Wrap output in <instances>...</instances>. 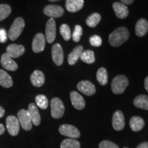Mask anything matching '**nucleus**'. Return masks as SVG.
I'll use <instances>...</instances> for the list:
<instances>
[{"label": "nucleus", "mask_w": 148, "mask_h": 148, "mask_svg": "<svg viewBox=\"0 0 148 148\" xmlns=\"http://www.w3.org/2000/svg\"><path fill=\"white\" fill-rule=\"evenodd\" d=\"M130 33L127 29L125 27H120L110 34L109 42L112 47H119L128 39Z\"/></svg>", "instance_id": "nucleus-1"}, {"label": "nucleus", "mask_w": 148, "mask_h": 148, "mask_svg": "<svg viewBox=\"0 0 148 148\" xmlns=\"http://www.w3.org/2000/svg\"><path fill=\"white\" fill-rule=\"evenodd\" d=\"M129 81L125 75H119L112 79L111 83V88L112 92L116 95L122 94L128 86Z\"/></svg>", "instance_id": "nucleus-2"}, {"label": "nucleus", "mask_w": 148, "mask_h": 148, "mask_svg": "<svg viewBox=\"0 0 148 148\" xmlns=\"http://www.w3.org/2000/svg\"><path fill=\"white\" fill-rule=\"evenodd\" d=\"M25 27V21L21 17H17L14 20L8 32V37L11 40H15L19 37Z\"/></svg>", "instance_id": "nucleus-3"}, {"label": "nucleus", "mask_w": 148, "mask_h": 148, "mask_svg": "<svg viewBox=\"0 0 148 148\" xmlns=\"http://www.w3.org/2000/svg\"><path fill=\"white\" fill-rule=\"evenodd\" d=\"M64 105L58 97H54L51 100V114L54 119H60L64 115Z\"/></svg>", "instance_id": "nucleus-4"}, {"label": "nucleus", "mask_w": 148, "mask_h": 148, "mask_svg": "<svg viewBox=\"0 0 148 148\" xmlns=\"http://www.w3.org/2000/svg\"><path fill=\"white\" fill-rule=\"evenodd\" d=\"M6 128L11 136H15L18 134L20 123L15 116H8L6 118Z\"/></svg>", "instance_id": "nucleus-5"}, {"label": "nucleus", "mask_w": 148, "mask_h": 148, "mask_svg": "<svg viewBox=\"0 0 148 148\" xmlns=\"http://www.w3.org/2000/svg\"><path fill=\"white\" fill-rule=\"evenodd\" d=\"M59 132L62 135L71 138H77L80 136V132L78 129L69 124L61 125L59 127Z\"/></svg>", "instance_id": "nucleus-6"}, {"label": "nucleus", "mask_w": 148, "mask_h": 148, "mask_svg": "<svg viewBox=\"0 0 148 148\" xmlns=\"http://www.w3.org/2000/svg\"><path fill=\"white\" fill-rule=\"evenodd\" d=\"M17 115L18 120L22 128L26 131L30 130L32 127V123L27 114V110L25 109H21L18 112Z\"/></svg>", "instance_id": "nucleus-7"}, {"label": "nucleus", "mask_w": 148, "mask_h": 148, "mask_svg": "<svg viewBox=\"0 0 148 148\" xmlns=\"http://www.w3.org/2000/svg\"><path fill=\"white\" fill-rule=\"evenodd\" d=\"M56 34V22L53 18H50L48 20L45 27V38L49 43H51L54 41Z\"/></svg>", "instance_id": "nucleus-8"}, {"label": "nucleus", "mask_w": 148, "mask_h": 148, "mask_svg": "<svg viewBox=\"0 0 148 148\" xmlns=\"http://www.w3.org/2000/svg\"><path fill=\"white\" fill-rule=\"evenodd\" d=\"M51 56L53 62L58 66L62 65L64 61L63 49L59 43H56L51 49Z\"/></svg>", "instance_id": "nucleus-9"}, {"label": "nucleus", "mask_w": 148, "mask_h": 148, "mask_svg": "<svg viewBox=\"0 0 148 148\" xmlns=\"http://www.w3.org/2000/svg\"><path fill=\"white\" fill-rule=\"evenodd\" d=\"M43 12L51 18H58L63 15L64 9L60 5H48L44 8Z\"/></svg>", "instance_id": "nucleus-10"}, {"label": "nucleus", "mask_w": 148, "mask_h": 148, "mask_svg": "<svg viewBox=\"0 0 148 148\" xmlns=\"http://www.w3.org/2000/svg\"><path fill=\"white\" fill-rule=\"evenodd\" d=\"M27 112L31 121H32V124L36 125V126L39 125L41 119H40L39 111H38V107L34 103H29Z\"/></svg>", "instance_id": "nucleus-11"}, {"label": "nucleus", "mask_w": 148, "mask_h": 148, "mask_svg": "<svg viewBox=\"0 0 148 148\" xmlns=\"http://www.w3.org/2000/svg\"><path fill=\"white\" fill-rule=\"evenodd\" d=\"M77 88L79 91L88 96L94 95L96 92V88L94 84L88 80H83L79 82L77 85Z\"/></svg>", "instance_id": "nucleus-12"}, {"label": "nucleus", "mask_w": 148, "mask_h": 148, "mask_svg": "<svg viewBox=\"0 0 148 148\" xmlns=\"http://www.w3.org/2000/svg\"><path fill=\"white\" fill-rule=\"evenodd\" d=\"M45 47V36L41 33L36 34L32 41V50L35 53H40Z\"/></svg>", "instance_id": "nucleus-13"}, {"label": "nucleus", "mask_w": 148, "mask_h": 148, "mask_svg": "<svg viewBox=\"0 0 148 148\" xmlns=\"http://www.w3.org/2000/svg\"><path fill=\"white\" fill-rule=\"evenodd\" d=\"M125 119L121 110H116L112 116V127L116 131H120L124 128Z\"/></svg>", "instance_id": "nucleus-14"}, {"label": "nucleus", "mask_w": 148, "mask_h": 148, "mask_svg": "<svg viewBox=\"0 0 148 148\" xmlns=\"http://www.w3.org/2000/svg\"><path fill=\"white\" fill-rule=\"evenodd\" d=\"M70 99H71V101L73 106L77 110H81L84 108L85 105V101L84 98L80 94L76 91H71L70 93Z\"/></svg>", "instance_id": "nucleus-15"}, {"label": "nucleus", "mask_w": 148, "mask_h": 148, "mask_svg": "<svg viewBox=\"0 0 148 148\" xmlns=\"http://www.w3.org/2000/svg\"><path fill=\"white\" fill-rule=\"evenodd\" d=\"M25 53V47L23 45L11 44L6 48V53L11 58H18Z\"/></svg>", "instance_id": "nucleus-16"}, {"label": "nucleus", "mask_w": 148, "mask_h": 148, "mask_svg": "<svg viewBox=\"0 0 148 148\" xmlns=\"http://www.w3.org/2000/svg\"><path fill=\"white\" fill-rule=\"evenodd\" d=\"M1 64L4 69L8 71H14L18 69L17 64L6 53L1 56Z\"/></svg>", "instance_id": "nucleus-17"}, {"label": "nucleus", "mask_w": 148, "mask_h": 148, "mask_svg": "<svg viewBox=\"0 0 148 148\" xmlns=\"http://www.w3.org/2000/svg\"><path fill=\"white\" fill-rule=\"evenodd\" d=\"M112 8L116 16L119 18H125L128 15L129 11L127 5L121 2H114L112 4Z\"/></svg>", "instance_id": "nucleus-18"}, {"label": "nucleus", "mask_w": 148, "mask_h": 148, "mask_svg": "<svg viewBox=\"0 0 148 148\" xmlns=\"http://www.w3.org/2000/svg\"><path fill=\"white\" fill-rule=\"evenodd\" d=\"M31 83L36 87H40L45 83V75L41 71L35 70L31 75Z\"/></svg>", "instance_id": "nucleus-19"}, {"label": "nucleus", "mask_w": 148, "mask_h": 148, "mask_svg": "<svg viewBox=\"0 0 148 148\" xmlns=\"http://www.w3.org/2000/svg\"><path fill=\"white\" fill-rule=\"evenodd\" d=\"M66 8L70 12H76L84 6V0H66Z\"/></svg>", "instance_id": "nucleus-20"}, {"label": "nucleus", "mask_w": 148, "mask_h": 148, "mask_svg": "<svg viewBox=\"0 0 148 148\" xmlns=\"http://www.w3.org/2000/svg\"><path fill=\"white\" fill-rule=\"evenodd\" d=\"M148 31V21L145 18H140L136 22L135 32L138 36H144Z\"/></svg>", "instance_id": "nucleus-21"}, {"label": "nucleus", "mask_w": 148, "mask_h": 148, "mask_svg": "<svg viewBox=\"0 0 148 148\" xmlns=\"http://www.w3.org/2000/svg\"><path fill=\"white\" fill-rule=\"evenodd\" d=\"M145 121L141 117L138 116H133L130 120V126L134 132H138L143 128Z\"/></svg>", "instance_id": "nucleus-22"}, {"label": "nucleus", "mask_w": 148, "mask_h": 148, "mask_svg": "<svg viewBox=\"0 0 148 148\" xmlns=\"http://www.w3.org/2000/svg\"><path fill=\"white\" fill-rule=\"evenodd\" d=\"M83 47L82 46L79 45L77 46L73 49L71 53L68 56V62L70 65H73L77 62L78 59L80 58L81 54L83 52Z\"/></svg>", "instance_id": "nucleus-23"}, {"label": "nucleus", "mask_w": 148, "mask_h": 148, "mask_svg": "<svg viewBox=\"0 0 148 148\" xmlns=\"http://www.w3.org/2000/svg\"><path fill=\"white\" fill-rule=\"evenodd\" d=\"M0 85L4 88H10L13 85L12 77L4 70L0 69Z\"/></svg>", "instance_id": "nucleus-24"}, {"label": "nucleus", "mask_w": 148, "mask_h": 148, "mask_svg": "<svg viewBox=\"0 0 148 148\" xmlns=\"http://www.w3.org/2000/svg\"><path fill=\"white\" fill-rule=\"evenodd\" d=\"M134 105L138 108L148 110V96L145 95H138L134 99Z\"/></svg>", "instance_id": "nucleus-25"}, {"label": "nucleus", "mask_w": 148, "mask_h": 148, "mask_svg": "<svg viewBox=\"0 0 148 148\" xmlns=\"http://www.w3.org/2000/svg\"><path fill=\"white\" fill-rule=\"evenodd\" d=\"M97 79L98 82L102 86L106 85L108 83V75L106 69L103 67H101L98 69L97 72Z\"/></svg>", "instance_id": "nucleus-26"}, {"label": "nucleus", "mask_w": 148, "mask_h": 148, "mask_svg": "<svg viewBox=\"0 0 148 148\" xmlns=\"http://www.w3.org/2000/svg\"><path fill=\"white\" fill-rule=\"evenodd\" d=\"M60 148H80V143L75 138H66L62 140Z\"/></svg>", "instance_id": "nucleus-27"}, {"label": "nucleus", "mask_w": 148, "mask_h": 148, "mask_svg": "<svg viewBox=\"0 0 148 148\" xmlns=\"http://www.w3.org/2000/svg\"><path fill=\"white\" fill-rule=\"evenodd\" d=\"M80 59L85 63L92 64L95 61V54L91 50H86L82 53Z\"/></svg>", "instance_id": "nucleus-28"}, {"label": "nucleus", "mask_w": 148, "mask_h": 148, "mask_svg": "<svg viewBox=\"0 0 148 148\" xmlns=\"http://www.w3.org/2000/svg\"><path fill=\"white\" fill-rule=\"evenodd\" d=\"M101 15L98 13H93L86 18V23L90 27H95L100 22Z\"/></svg>", "instance_id": "nucleus-29"}, {"label": "nucleus", "mask_w": 148, "mask_h": 148, "mask_svg": "<svg viewBox=\"0 0 148 148\" xmlns=\"http://www.w3.org/2000/svg\"><path fill=\"white\" fill-rule=\"evenodd\" d=\"M36 101V105L42 110L47 109L49 105V101L45 95H38L35 98Z\"/></svg>", "instance_id": "nucleus-30"}, {"label": "nucleus", "mask_w": 148, "mask_h": 148, "mask_svg": "<svg viewBox=\"0 0 148 148\" xmlns=\"http://www.w3.org/2000/svg\"><path fill=\"white\" fill-rule=\"evenodd\" d=\"M12 9L8 4L0 5V21L6 18L11 14Z\"/></svg>", "instance_id": "nucleus-31"}, {"label": "nucleus", "mask_w": 148, "mask_h": 148, "mask_svg": "<svg viewBox=\"0 0 148 148\" xmlns=\"http://www.w3.org/2000/svg\"><path fill=\"white\" fill-rule=\"evenodd\" d=\"M60 32L62 36L63 37L64 40H69L71 38V29L68 25L66 24H62L60 27Z\"/></svg>", "instance_id": "nucleus-32"}, {"label": "nucleus", "mask_w": 148, "mask_h": 148, "mask_svg": "<svg viewBox=\"0 0 148 148\" xmlns=\"http://www.w3.org/2000/svg\"><path fill=\"white\" fill-rule=\"evenodd\" d=\"M82 35V27L80 25H75V28H74V31L72 34V38L74 42H79L80 40L81 36Z\"/></svg>", "instance_id": "nucleus-33"}, {"label": "nucleus", "mask_w": 148, "mask_h": 148, "mask_svg": "<svg viewBox=\"0 0 148 148\" xmlns=\"http://www.w3.org/2000/svg\"><path fill=\"white\" fill-rule=\"evenodd\" d=\"M90 44L93 47H99L101 45L102 40H101V37L98 35H93L89 39Z\"/></svg>", "instance_id": "nucleus-34"}, {"label": "nucleus", "mask_w": 148, "mask_h": 148, "mask_svg": "<svg viewBox=\"0 0 148 148\" xmlns=\"http://www.w3.org/2000/svg\"><path fill=\"white\" fill-rule=\"evenodd\" d=\"M99 148H119V146L110 140H103L99 143Z\"/></svg>", "instance_id": "nucleus-35"}, {"label": "nucleus", "mask_w": 148, "mask_h": 148, "mask_svg": "<svg viewBox=\"0 0 148 148\" xmlns=\"http://www.w3.org/2000/svg\"><path fill=\"white\" fill-rule=\"evenodd\" d=\"M7 40V32L4 29H0V42H5Z\"/></svg>", "instance_id": "nucleus-36"}, {"label": "nucleus", "mask_w": 148, "mask_h": 148, "mask_svg": "<svg viewBox=\"0 0 148 148\" xmlns=\"http://www.w3.org/2000/svg\"><path fill=\"white\" fill-rule=\"evenodd\" d=\"M121 1L122 3L125 5H130V4H132L134 1V0H120Z\"/></svg>", "instance_id": "nucleus-37"}, {"label": "nucleus", "mask_w": 148, "mask_h": 148, "mask_svg": "<svg viewBox=\"0 0 148 148\" xmlns=\"http://www.w3.org/2000/svg\"><path fill=\"white\" fill-rule=\"evenodd\" d=\"M137 148H148V142H143L140 143Z\"/></svg>", "instance_id": "nucleus-38"}, {"label": "nucleus", "mask_w": 148, "mask_h": 148, "mask_svg": "<svg viewBox=\"0 0 148 148\" xmlns=\"http://www.w3.org/2000/svg\"><path fill=\"white\" fill-rule=\"evenodd\" d=\"M5 114V110L2 106H0V118L3 117Z\"/></svg>", "instance_id": "nucleus-39"}, {"label": "nucleus", "mask_w": 148, "mask_h": 148, "mask_svg": "<svg viewBox=\"0 0 148 148\" xmlns=\"http://www.w3.org/2000/svg\"><path fill=\"white\" fill-rule=\"evenodd\" d=\"M5 132V127L3 126V124L0 123V135L3 134Z\"/></svg>", "instance_id": "nucleus-40"}, {"label": "nucleus", "mask_w": 148, "mask_h": 148, "mask_svg": "<svg viewBox=\"0 0 148 148\" xmlns=\"http://www.w3.org/2000/svg\"><path fill=\"white\" fill-rule=\"evenodd\" d=\"M144 85H145V88L146 90H147L148 92V76L145 77V82H144Z\"/></svg>", "instance_id": "nucleus-41"}, {"label": "nucleus", "mask_w": 148, "mask_h": 148, "mask_svg": "<svg viewBox=\"0 0 148 148\" xmlns=\"http://www.w3.org/2000/svg\"><path fill=\"white\" fill-rule=\"evenodd\" d=\"M49 1H60V0H49Z\"/></svg>", "instance_id": "nucleus-42"}, {"label": "nucleus", "mask_w": 148, "mask_h": 148, "mask_svg": "<svg viewBox=\"0 0 148 148\" xmlns=\"http://www.w3.org/2000/svg\"><path fill=\"white\" fill-rule=\"evenodd\" d=\"M124 148H127V147H124Z\"/></svg>", "instance_id": "nucleus-43"}]
</instances>
